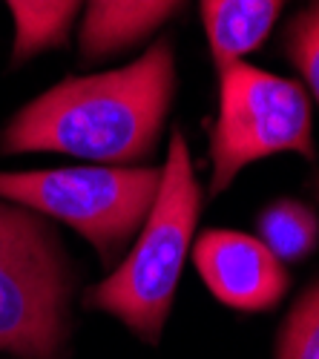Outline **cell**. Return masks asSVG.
I'll return each mask as SVG.
<instances>
[{"instance_id":"1","label":"cell","mask_w":319,"mask_h":359,"mask_svg":"<svg viewBox=\"0 0 319 359\" xmlns=\"http://www.w3.org/2000/svg\"><path fill=\"white\" fill-rule=\"evenodd\" d=\"M172 95L176 55L161 38L121 69L64 78L29 101L0 133V153H64L107 167H135L153 156Z\"/></svg>"},{"instance_id":"2","label":"cell","mask_w":319,"mask_h":359,"mask_svg":"<svg viewBox=\"0 0 319 359\" xmlns=\"http://www.w3.org/2000/svg\"><path fill=\"white\" fill-rule=\"evenodd\" d=\"M201 204L205 196L193 170L187 138L182 130H172L161 187L147 222L124 262L86 293L83 305L115 316L144 342H158L176 299L184 259L193 248Z\"/></svg>"},{"instance_id":"3","label":"cell","mask_w":319,"mask_h":359,"mask_svg":"<svg viewBox=\"0 0 319 359\" xmlns=\"http://www.w3.org/2000/svg\"><path fill=\"white\" fill-rule=\"evenodd\" d=\"M75 271L46 216L0 198V351L64 359Z\"/></svg>"},{"instance_id":"4","label":"cell","mask_w":319,"mask_h":359,"mask_svg":"<svg viewBox=\"0 0 319 359\" xmlns=\"http://www.w3.org/2000/svg\"><path fill=\"white\" fill-rule=\"evenodd\" d=\"M161 187L156 167H61L0 172V198L64 222L112 264L144 227Z\"/></svg>"},{"instance_id":"5","label":"cell","mask_w":319,"mask_h":359,"mask_svg":"<svg viewBox=\"0 0 319 359\" xmlns=\"http://www.w3.org/2000/svg\"><path fill=\"white\" fill-rule=\"evenodd\" d=\"M279 153L316 156L308 89L245 61L230 64L219 72L208 196L224 193L247 164Z\"/></svg>"},{"instance_id":"6","label":"cell","mask_w":319,"mask_h":359,"mask_svg":"<svg viewBox=\"0 0 319 359\" xmlns=\"http://www.w3.org/2000/svg\"><path fill=\"white\" fill-rule=\"evenodd\" d=\"M193 262L219 302L245 313L271 311L291 285L285 264L256 236L239 230L201 233L193 245Z\"/></svg>"},{"instance_id":"7","label":"cell","mask_w":319,"mask_h":359,"mask_svg":"<svg viewBox=\"0 0 319 359\" xmlns=\"http://www.w3.org/2000/svg\"><path fill=\"white\" fill-rule=\"evenodd\" d=\"M184 0H86L81 23L83 61L118 55L147 41L182 9Z\"/></svg>"},{"instance_id":"8","label":"cell","mask_w":319,"mask_h":359,"mask_svg":"<svg viewBox=\"0 0 319 359\" xmlns=\"http://www.w3.org/2000/svg\"><path fill=\"white\" fill-rule=\"evenodd\" d=\"M285 4L287 0H198L216 69L222 72L262 46Z\"/></svg>"},{"instance_id":"9","label":"cell","mask_w":319,"mask_h":359,"mask_svg":"<svg viewBox=\"0 0 319 359\" xmlns=\"http://www.w3.org/2000/svg\"><path fill=\"white\" fill-rule=\"evenodd\" d=\"M15 18L12 64L64 46L83 0H6Z\"/></svg>"},{"instance_id":"10","label":"cell","mask_w":319,"mask_h":359,"mask_svg":"<svg viewBox=\"0 0 319 359\" xmlns=\"http://www.w3.org/2000/svg\"><path fill=\"white\" fill-rule=\"evenodd\" d=\"M259 242H262L282 264L302 262L319 245V219L308 204L297 198L271 201L256 219Z\"/></svg>"},{"instance_id":"11","label":"cell","mask_w":319,"mask_h":359,"mask_svg":"<svg viewBox=\"0 0 319 359\" xmlns=\"http://www.w3.org/2000/svg\"><path fill=\"white\" fill-rule=\"evenodd\" d=\"M276 359H319V279L287 311L276 337Z\"/></svg>"},{"instance_id":"12","label":"cell","mask_w":319,"mask_h":359,"mask_svg":"<svg viewBox=\"0 0 319 359\" xmlns=\"http://www.w3.org/2000/svg\"><path fill=\"white\" fill-rule=\"evenodd\" d=\"M285 52L302 75L308 93L319 107V0L311 4L287 23L285 29Z\"/></svg>"},{"instance_id":"13","label":"cell","mask_w":319,"mask_h":359,"mask_svg":"<svg viewBox=\"0 0 319 359\" xmlns=\"http://www.w3.org/2000/svg\"><path fill=\"white\" fill-rule=\"evenodd\" d=\"M316 190H319V178H316Z\"/></svg>"}]
</instances>
